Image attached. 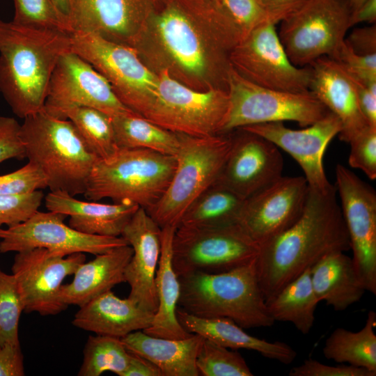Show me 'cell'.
I'll return each mask as SVG.
<instances>
[{"label":"cell","mask_w":376,"mask_h":376,"mask_svg":"<svg viewBox=\"0 0 376 376\" xmlns=\"http://www.w3.org/2000/svg\"><path fill=\"white\" fill-rule=\"evenodd\" d=\"M309 66V91L340 120L342 130L338 137L348 143L370 126L359 107L352 77L336 61L327 56Z\"/></svg>","instance_id":"cell-23"},{"label":"cell","mask_w":376,"mask_h":376,"mask_svg":"<svg viewBox=\"0 0 376 376\" xmlns=\"http://www.w3.org/2000/svg\"><path fill=\"white\" fill-rule=\"evenodd\" d=\"M71 50L107 80L123 104L142 116L155 97L159 78L143 63L136 51L80 31L71 33Z\"/></svg>","instance_id":"cell-11"},{"label":"cell","mask_w":376,"mask_h":376,"mask_svg":"<svg viewBox=\"0 0 376 376\" xmlns=\"http://www.w3.org/2000/svg\"><path fill=\"white\" fill-rule=\"evenodd\" d=\"M196 364L202 376L253 375L238 352L205 338L198 352Z\"/></svg>","instance_id":"cell-37"},{"label":"cell","mask_w":376,"mask_h":376,"mask_svg":"<svg viewBox=\"0 0 376 376\" xmlns=\"http://www.w3.org/2000/svg\"><path fill=\"white\" fill-rule=\"evenodd\" d=\"M333 59L351 77L376 91V54H357L344 41Z\"/></svg>","instance_id":"cell-44"},{"label":"cell","mask_w":376,"mask_h":376,"mask_svg":"<svg viewBox=\"0 0 376 376\" xmlns=\"http://www.w3.org/2000/svg\"><path fill=\"white\" fill-rule=\"evenodd\" d=\"M376 313H368L364 326L358 331L342 327L334 329L322 348L324 357L376 373Z\"/></svg>","instance_id":"cell-33"},{"label":"cell","mask_w":376,"mask_h":376,"mask_svg":"<svg viewBox=\"0 0 376 376\" xmlns=\"http://www.w3.org/2000/svg\"><path fill=\"white\" fill-rule=\"evenodd\" d=\"M176 315L180 324L187 332L200 335L227 348L255 351L267 359L283 364L291 363L297 357L296 351L290 345L253 336L229 318L198 317L178 308Z\"/></svg>","instance_id":"cell-27"},{"label":"cell","mask_w":376,"mask_h":376,"mask_svg":"<svg viewBox=\"0 0 376 376\" xmlns=\"http://www.w3.org/2000/svg\"><path fill=\"white\" fill-rule=\"evenodd\" d=\"M376 22V0H366L352 13V26L359 23L375 24Z\"/></svg>","instance_id":"cell-52"},{"label":"cell","mask_w":376,"mask_h":376,"mask_svg":"<svg viewBox=\"0 0 376 376\" xmlns=\"http://www.w3.org/2000/svg\"><path fill=\"white\" fill-rule=\"evenodd\" d=\"M59 11L69 19L71 0H52Z\"/></svg>","instance_id":"cell-53"},{"label":"cell","mask_w":376,"mask_h":376,"mask_svg":"<svg viewBox=\"0 0 376 376\" xmlns=\"http://www.w3.org/2000/svg\"><path fill=\"white\" fill-rule=\"evenodd\" d=\"M72 322L81 329L121 338L150 327L154 313L109 290L79 307Z\"/></svg>","instance_id":"cell-25"},{"label":"cell","mask_w":376,"mask_h":376,"mask_svg":"<svg viewBox=\"0 0 376 376\" xmlns=\"http://www.w3.org/2000/svg\"><path fill=\"white\" fill-rule=\"evenodd\" d=\"M244 201L214 182L191 203L178 227L213 228L238 224Z\"/></svg>","instance_id":"cell-32"},{"label":"cell","mask_w":376,"mask_h":376,"mask_svg":"<svg viewBox=\"0 0 376 376\" xmlns=\"http://www.w3.org/2000/svg\"><path fill=\"white\" fill-rule=\"evenodd\" d=\"M45 196L41 190L0 196V229L24 222L37 212Z\"/></svg>","instance_id":"cell-41"},{"label":"cell","mask_w":376,"mask_h":376,"mask_svg":"<svg viewBox=\"0 0 376 376\" xmlns=\"http://www.w3.org/2000/svg\"><path fill=\"white\" fill-rule=\"evenodd\" d=\"M176 227L161 228V253L155 275L157 308L152 322L143 330L148 335L169 339H183L192 334L187 332L177 318L180 297V282L172 264V244Z\"/></svg>","instance_id":"cell-29"},{"label":"cell","mask_w":376,"mask_h":376,"mask_svg":"<svg viewBox=\"0 0 376 376\" xmlns=\"http://www.w3.org/2000/svg\"><path fill=\"white\" fill-rule=\"evenodd\" d=\"M243 36L217 0H157L132 48L154 73L196 91H228Z\"/></svg>","instance_id":"cell-1"},{"label":"cell","mask_w":376,"mask_h":376,"mask_svg":"<svg viewBox=\"0 0 376 376\" xmlns=\"http://www.w3.org/2000/svg\"><path fill=\"white\" fill-rule=\"evenodd\" d=\"M47 187L44 173L30 161L15 171L0 175V196L24 194Z\"/></svg>","instance_id":"cell-42"},{"label":"cell","mask_w":376,"mask_h":376,"mask_svg":"<svg viewBox=\"0 0 376 376\" xmlns=\"http://www.w3.org/2000/svg\"><path fill=\"white\" fill-rule=\"evenodd\" d=\"M22 312L24 304L14 276L0 269V345H20L18 330Z\"/></svg>","instance_id":"cell-39"},{"label":"cell","mask_w":376,"mask_h":376,"mask_svg":"<svg viewBox=\"0 0 376 376\" xmlns=\"http://www.w3.org/2000/svg\"><path fill=\"white\" fill-rule=\"evenodd\" d=\"M19 130L20 125L14 118L0 116V163L26 158Z\"/></svg>","instance_id":"cell-46"},{"label":"cell","mask_w":376,"mask_h":376,"mask_svg":"<svg viewBox=\"0 0 376 376\" xmlns=\"http://www.w3.org/2000/svg\"><path fill=\"white\" fill-rule=\"evenodd\" d=\"M259 245L239 225L213 228L177 227L172 264L178 276L218 274L255 261Z\"/></svg>","instance_id":"cell-12"},{"label":"cell","mask_w":376,"mask_h":376,"mask_svg":"<svg viewBox=\"0 0 376 376\" xmlns=\"http://www.w3.org/2000/svg\"><path fill=\"white\" fill-rule=\"evenodd\" d=\"M233 69L259 86L272 90L309 91L310 66L297 67L289 59L276 24L261 25L244 36L230 56Z\"/></svg>","instance_id":"cell-13"},{"label":"cell","mask_w":376,"mask_h":376,"mask_svg":"<svg viewBox=\"0 0 376 376\" xmlns=\"http://www.w3.org/2000/svg\"><path fill=\"white\" fill-rule=\"evenodd\" d=\"M175 156L143 148H118L98 159L87 180L84 196L92 201L109 198L150 210L162 198L173 175Z\"/></svg>","instance_id":"cell-6"},{"label":"cell","mask_w":376,"mask_h":376,"mask_svg":"<svg viewBox=\"0 0 376 376\" xmlns=\"http://www.w3.org/2000/svg\"><path fill=\"white\" fill-rule=\"evenodd\" d=\"M217 1L240 29L243 36L265 24H277L258 0H217Z\"/></svg>","instance_id":"cell-40"},{"label":"cell","mask_w":376,"mask_h":376,"mask_svg":"<svg viewBox=\"0 0 376 376\" xmlns=\"http://www.w3.org/2000/svg\"><path fill=\"white\" fill-rule=\"evenodd\" d=\"M203 339L194 334L183 339L159 338L141 330L120 338L130 353L152 363L162 376H198L196 361Z\"/></svg>","instance_id":"cell-28"},{"label":"cell","mask_w":376,"mask_h":376,"mask_svg":"<svg viewBox=\"0 0 376 376\" xmlns=\"http://www.w3.org/2000/svg\"><path fill=\"white\" fill-rule=\"evenodd\" d=\"M64 118L72 122L87 148L98 159L111 157L118 149L111 117L94 108L69 109Z\"/></svg>","instance_id":"cell-35"},{"label":"cell","mask_w":376,"mask_h":376,"mask_svg":"<svg viewBox=\"0 0 376 376\" xmlns=\"http://www.w3.org/2000/svg\"><path fill=\"white\" fill-rule=\"evenodd\" d=\"M123 376H162L159 370L148 360L132 353Z\"/></svg>","instance_id":"cell-51"},{"label":"cell","mask_w":376,"mask_h":376,"mask_svg":"<svg viewBox=\"0 0 376 376\" xmlns=\"http://www.w3.org/2000/svg\"><path fill=\"white\" fill-rule=\"evenodd\" d=\"M87 107L111 116L132 112L118 99L107 80L72 50L61 56L47 87L44 110L63 119L70 109Z\"/></svg>","instance_id":"cell-15"},{"label":"cell","mask_w":376,"mask_h":376,"mask_svg":"<svg viewBox=\"0 0 376 376\" xmlns=\"http://www.w3.org/2000/svg\"><path fill=\"white\" fill-rule=\"evenodd\" d=\"M348 162L361 170L371 180L376 178V127H368L349 143Z\"/></svg>","instance_id":"cell-43"},{"label":"cell","mask_w":376,"mask_h":376,"mask_svg":"<svg viewBox=\"0 0 376 376\" xmlns=\"http://www.w3.org/2000/svg\"><path fill=\"white\" fill-rule=\"evenodd\" d=\"M345 42L357 54H376L375 24L354 29L345 37Z\"/></svg>","instance_id":"cell-47"},{"label":"cell","mask_w":376,"mask_h":376,"mask_svg":"<svg viewBox=\"0 0 376 376\" xmlns=\"http://www.w3.org/2000/svg\"><path fill=\"white\" fill-rule=\"evenodd\" d=\"M178 306L201 318H227L243 329L274 324L269 313L255 261L218 274L191 273L178 276Z\"/></svg>","instance_id":"cell-4"},{"label":"cell","mask_w":376,"mask_h":376,"mask_svg":"<svg viewBox=\"0 0 376 376\" xmlns=\"http://www.w3.org/2000/svg\"><path fill=\"white\" fill-rule=\"evenodd\" d=\"M229 107L221 134L260 123L294 121L304 127L330 111L309 91L290 93L263 88L231 67L228 79Z\"/></svg>","instance_id":"cell-9"},{"label":"cell","mask_w":376,"mask_h":376,"mask_svg":"<svg viewBox=\"0 0 376 376\" xmlns=\"http://www.w3.org/2000/svg\"><path fill=\"white\" fill-rule=\"evenodd\" d=\"M308 0H258L276 23L299 9Z\"/></svg>","instance_id":"cell-50"},{"label":"cell","mask_w":376,"mask_h":376,"mask_svg":"<svg viewBox=\"0 0 376 376\" xmlns=\"http://www.w3.org/2000/svg\"><path fill=\"white\" fill-rule=\"evenodd\" d=\"M86 259L84 253L62 256L43 248L17 252L11 270L24 312L52 315L65 311L68 306L60 297L63 281L73 275Z\"/></svg>","instance_id":"cell-17"},{"label":"cell","mask_w":376,"mask_h":376,"mask_svg":"<svg viewBox=\"0 0 376 376\" xmlns=\"http://www.w3.org/2000/svg\"><path fill=\"white\" fill-rule=\"evenodd\" d=\"M336 189L319 192L308 187L298 219L259 246L255 268L265 301L333 251H347L350 243Z\"/></svg>","instance_id":"cell-2"},{"label":"cell","mask_w":376,"mask_h":376,"mask_svg":"<svg viewBox=\"0 0 376 376\" xmlns=\"http://www.w3.org/2000/svg\"><path fill=\"white\" fill-rule=\"evenodd\" d=\"M314 292L336 311L359 301L366 291L355 269L352 258L344 251H333L311 267Z\"/></svg>","instance_id":"cell-30"},{"label":"cell","mask_w":376,"mask_h":376,"mask_svg":"<svg viewBox=\"0 0 376 376\" xmlns=\"http://www.w3.org/2000/svg\"><path fill=\"white\" fill-rule=\"evenodd\" d=\"M47 210L69 217L68 225L88 235L120 237L124 228L139 207L130 202L112 204L79 201L62 191L45 196Z\"/></svg>","instance_id":"cell-24"},{"label":"cell","mask_w":376,"mask_h":376,"mask_svg":"<svg viewBox=\"0 0 376 376\" xmlns=\"http://www.w3.org/2000/svg\"><path fill=\"white\" fill-rule=\"evenodd\" d=\"M336 179L355 269L366 290L375 295L376 192L342 164L336 167Z\"/></svg>","instance_id":"cell-16"},{"label":"cell","mask_w":376,"mask_h":376,"mask_svg":"<svg viewBox=\"0 0 376 376\" xmlns=\"http://www.w3.org/2000/svg\"><path fill=\"white\" fill-rule=\"evenodd\" d=\"M157 0H71L74 31L132 48ZM72 32V33H73Z\"/></svg>","instance_id":"cell-21"},{"label":"cell","mask_w":376,"mask_h":376,"mask_svg":"<svg viewBox=\"0 0 376 376\" xmlns=\"http://www.w3.org/2000/svg\"><path fill=\"white\" fill-rule=\"evenodd\" d=\"M352 10V13L355 12L359 7L366 1V0H347Z\"/></svg>","instance_id":"cell-54"},{"label":"cell","mask_w":376,"mask_h":376,"mask_svg":"<svg viewBox=\"0 0 376 376\" xmlns=\"http://www.w3.org/2000/svg\"><path fill=\"white\" fill-rule=\"evenodd\" d=\"M123 237L133 249L124 277L130 288L127 298L155 313L157 308L155 275L161 253V228L147 211L139 207L123 229Z\"/></svg>","instance_id":"cell-22"},{"label":"cell","mask_w":376,"mask_h":376,"mask_svg":"<svg viewBox=\"0 0 376 376\" xmlns=\"http://www.w3.org/2000/svg\"><path fill=\"white\" fill-rule=\"evenodd\" d=\"M361 111L370 126L376 127V91L353 78Z\"/></svg>","instance_id":"cell-49"},{"label":"cell","mask_w":376,"mask_h":376,"mask_svg":"<svg viewBox=\"0 0 376 376\" xmlns=\"http://www.w3.org/2000/svg\"><path fill=\"white\" fill-rule=\"evenodd\" d=\"M290 376H375L376 373L351 365L329 366L314 359H306L292 368Z\"/></svg>","instance_id":"cell-45"},{"label":"cell","mask_w":376,"mask_h":376,"mask_svg":"<svg viewBox=\"0 0 376 376\" xmlns=\"http://www.w3.org/2000/svg\"><path fill=\"white\" fill-rule=\"evenodd\" d=\"M352 15L347 0H308L277 31L290 61L302 68L323 56L334 58L352 26Z\"/></svg>","instance_id":"cell-8"},{"label":"cell","mask_w":376,"mask_h":376,"mask_svg":"<svg viewBox=\"0 0 376 376\" xmlns=\"http://www.w3.org/2000/svg\"><path fill=\"white\" fill-rule=\"evenodd\" d=\"M176 166L162 198L147 211L162 228L178 227L191 203L217 180L232 146L229 133L207 136L179 134Z\"/></svg>","instance_id":"cell-7"},{"label":"cell","mask_w":376,"mask_h":376,"mask_svg":"<svg viewBox=\"0 0 376 376\" xmlns=\"http://www.w3.org/2000/svg\"><path fill=\"white\" fill-rule=\"evenodd\" d=\"M308 191L304 176H281L245 199L238 224L260 246L298 219Z\"/></svg>","instance_id":"cell-19"},{"label":"cell","mask_w":376,"mask_h":376,"mask_svg":"<svg viewBox=\"0 0 376 376\" xmlns=\"http://www.w3.org/2000/svg\"><path fill=\"white\" fill-rule=\"evenodd\" d=\"M133 254L129 244L95 256V258L81 263L70 283L61 288V301L68 306L79 307L115 285L125 282L126 266Z\"/></svg>","instance_id":"cell-26"},{"label":"cell","mask_w":376,"mask_h":376,"mask_svg":"<svg viewBox=\"0 0 376 376\" xmlns=\"http://www.w3.org/2000/svg\"><path fill=\"white\" fill-rule=\"evenodd\" d=\"M14 23L40 29L71 34L69 19L62 14L52 0H13Z\"/></svg>","instance_id":"cell-38"},{"label":"cell","mask_w":376,"mask_h":376,"mask_svg":"<svg viewBox=\"0 0 376 376\" xmlns=\"http://www.w3.org/2000/svg\"><path fill=\"white\" fill-rule=\"evenodd\" d=\"M25 375L24 357L20 345H0V376Z\"/></svg>","instance_id":"cell-48"},{"label":"cell","mask_w":376,"mask_h":376,"mask_svg":"<svg viewBox=\"0 0 376 376\" xmlns=\"http://www.w3.org/2000/svg\"><path fill=\"white\" fill-rule=\"evenodd\" d=\"M111 120L118 148H143L175 157L178 152L179 133L169 131L134 112L111 116Z\"/></svg>","instance_id":"cell-34"},{"label":"cell","mask_w":376,"mask_h":376,"mask_svg":"<svg viewBox=\"0 0 376 376\" xmlns=\"http://www.w3.org/2000/svg\"><path fill=\"white\" fill-rule=\"evenodd\" d=\"M319 302L312 285L311 268L266 300L269 313L274 322H290L304 335L313 326Z\"/></svg>","instance_id":"cell-31"},{"label":"cell","mask_w":376,"mask_h":376,"mask_svg":"<svg viewBox=\"0 0 376 376\" xmlns=\"http://www.w3.org/2000/svg\"><path fill=\"white\" fill-rule=\"evenodd\" d=\"M215 182L246 199L282 176L279 148L256 134L239 128Z\"/></svg>","instance_id":"cell-20"},{"label":"cell","mask_w":376,"mask_h":376,"mask_svg":"<svg viewBox=\"0 0 376 376\" xmlns=\"http://www.w3.org/2000/svg\"><path fill=\"white\" fill-rule=\"evenodd\" d=\"M71 45L70 33L0 20V92L17 116L44 109L52 74Z\"/></svg>","instance_id":"cell-3"},{"label":"cell","mask_w":376,"mask_h":376,"mask_svg":"<svg viewBox=\"0 0 376 376\" xmlns=\"http://www.w3.org/2000/svg\"><path fill=\"white\" fill-rule=\"evenodd\" d=\"M270 141L290 154L302 169L309 188L327 192L332 185L327 178L323 157L327 146L342 130L340 120L331 112L300 130H293L283 122H272L241 127Z\"/></svg>","instance_id":"cell-18"},{"label":"cell","mask_w":376,"mask_h":376,"mask_svg":"<svg viewBox=\"0 0 376 376\" xmlns=\"http://www.w3.org/2000/svg\"><path fill=\"white\" fill-rule=\"evenodd\" d=\"M23 119L19 136L25 157L41 169L50 191L72 196L84 194L98 158L87 148L72 122L55 118L44 109Z\"/></svg>","instance_id":"cell-5"},{"label":"cell","mask_w":376,"mask_h":376,"mask_svg":"<svg viewBox=\"0 0 376 376\" xmlns=\"http://www.w3.org/2000/svg\"><path fill=\"white\" fill-rule=\"evenodd\" d=\"M67 216L53 211H37L28 219L0 229V253L46 249L67 256L77 253L96 256L127 245L123 237H108L81 233L64 221Z\"/></svg>","instance_id":"cell-14"},{"label":"cell","mask_w":376,"mask_h":376,"mask_svg":"<svg viewBox=\"0 0 376 376\" xmlns=\"http://www.w3.org/2000/svg\"><path fill=\"white\" fill-rule=\"evenodd\" d=\"M158 78L155 97L142 117L175 133L192 136L221 134L229 107L228 91H196L165 71Z\"/></svg>","instance_id":"cell-10"},{"label":"cell","mask_w":376,"mask_h":376,"mask_svg":"<svg viewBox=\"0 0 376 376\" xmlns=\"http://www.w3.org/2000/svg\"><path fill=\"white\" fill-rule=\"evenodd\" d=\"M131 357L120 338L97 334L90 336L84 349L83 363L78 375L100 376L111 371L123 376Z\"/></svg>","instance_id":"cell-36"}]
</instances>
